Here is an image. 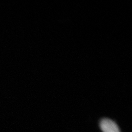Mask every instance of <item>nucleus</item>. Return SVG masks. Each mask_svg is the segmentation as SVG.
Segmentation results:
<instances>
[{"instance_id":"1","label":"nucleus","mask_w":132,"mask_h":132,"mask_svg":"<svg viewBox=\"0 0 132 132\" xmlns=\"http://www.w3.org/2000/svg\"><path fill=\"white\" fill-rule=\"evenodd\" d=\"M100 127L103 132H120L117 123L108 118H104L101 120Z\"/></svg>"}]
</instances>
